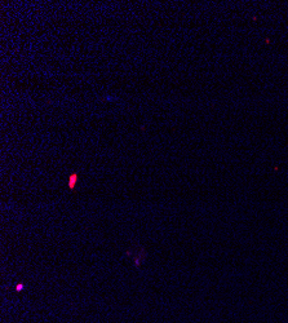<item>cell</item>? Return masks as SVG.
Masks as SVG:
<instances>
[{
	"label": "cell",
	"instance_id": "1",
	"mask_svg": "<svg viewBox=\"0 0 288 323\" xmlns=\"http://www.w3.org/2000/svg\"><path fill=\"white\" fill-rule=\"evenodd\" d=\"M76 178H78V176L76 175H73L70 177V181H69V185H70V188H73L74 187V183L76 182Z\"/></svg>",
	"mask_w": 288,
	"mask_h": 323
}]
</instances>
